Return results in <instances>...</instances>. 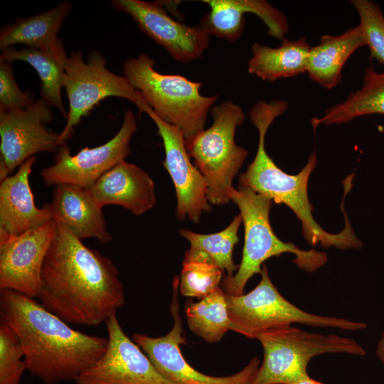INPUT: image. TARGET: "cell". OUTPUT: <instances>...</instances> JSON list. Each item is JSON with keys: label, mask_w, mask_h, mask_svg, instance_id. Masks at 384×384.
I'll use <instances>...</instances> for the list:
<instances>
[{"label": "cell", "mask_w": 384, "mask_h": 384, "mask_svg": "<svg viewBox=\"0 0 384 384\" xmlns=\"http://www.w3.org/2000/svg\"><path fill=\"white\" fill-rule=\"evenodd\" d=\"M44 260L37 298L68 324L97 326L125 302L116 265L85 246L63 223Z\"/></svg>", "instance_id": "cell-1"}, {"label": "cell", "mask_w": 384, "mask_h": 384, "mask_svg": "<svg viewBox=\"0 0 384 384\" xmlns=\"http://www.w3.org/2000/svg\"><path fill=\"white\" fill-rule=\"evenodd\" d=\"M0 321L16 335L27 370L45 384L74 381L107 346V338L75 330L34 298L11 289H0Z\"/></svg>", "instance_id": "cell-2"}, {"label": "cell", "mask_w": 384, "mask_h": 384, "mask_svg": "<svg viewBox=\"0 0 384 384\" xmlns=\"http://www.w3.org/2000/svg\"><path fill=\"white\" fill-rule=\"evenodd\" d=\"M289 107L285 100L270 102L257 100L249 111L252 124L259 134L258 146L254 160L240 176V186L250 188L276 203L288 206L302 225L306 240L314 246H335L339 249H357L362 242L356 236L348 219L344 229L336 234L324 230L312 215V206L308 197L309 176L316 165V156L312 153L306 164L297 174L285 173L279 168L265 150L267 132L273 121L284 114Z\"/></svg>", "instance_id": "cell-3"}, {"label": "cell", "mask_w": 384, "mask_h": 384, "mask_svg": "<svg viewBox=\"0 0 384 384\" xmlns=\"http://www.w3.org/2000/svg\"><path fill=\"white\" fill-rule=\"evenodd\" d=\"M229 196L238 207L245 230V240L241 262L235 274L223 280L222 287L227 295L243 294L249 279L262 272V264L272 257L283 253L295 256L294 263L300 268L314 272L324 265L326 253L314 249L304 250L291 242L281 240L274 233L270 223L272 201L249 188H233Z\"/></svg>", "instance_id": "cell-4"}, {"label": "cell", "mask_w": 384, "mask_h": 384, "mask_svg": "<svg viewBox=\"0 0 384 384\" xmlns=\"http://www.w3.org/2000/svg\"><path fill=\"white\" fill-rule=\"evenodd\" d=\"M122 68L124 77L154 112L181 130L186 139L204 129L208 113L218 96L202 95V82L181 75L159 73L154 59L146 54L127 60Z\"/></svg>", "instance_id": "cell-5"}, {"label": "cell", "mask_w": 384, "mask_h": 384, "mask_svg": "<svg viewBox=\"0 0 384 384\" xmlns=\"http://www.w3.org/2000/svg\"><path fill=\"white\" fill-rule=\"evenodd\" d=\"M210 113L211 126L186 139V148L206 178L208 202L219 206L230 202L233 181L248 154L235 142L236 128L243 123L245 114L230 100L214 106Z\"/></svg>", "instance_id": "cell-6"}, {"label": "cell", "mask_w": 384, "mask_h": 384, "mask_svg": "<svg viewBox=\"0 0 384 384\" xmlns=\"http://www.w3.org/2000/svg\"><path fill=\"white\" fill-rule=\"evenodd\" d=\"M257 339L263 348L264 358L254 384H293L304 380L309 377L310 361L319 355L366 353L352 338L311 333L291 325L265 331Z\"/></svg>", "instance_id": "cell-7"}, {"label": "cell", "mask_w": 384, "mask_h": 384, "mask_svg": "<svg viewBox=\"0 0 384 384\" xmlns=\"http://www.w3.org/2000/svg\"><path fill=\"white\" fill-rule=\"evenodd\" d=\"M260 275L258 284L247 294H225L232 331L249 338H257L265 331L295 323L348 331L367 327L366 323L303 311L279 293L269 277L266 265H263Z\"/></svg>", "instance_id": "cell-8"}, {"label": "cell", "mask_w": 384, "mask_h": 384, "mask_svg": "<svg viewBox=\"0 0 384 384\" xmlns=\"http://www.w3.org/2000/svg\"><path fill=\"white\" fill-rule=\"evenodd\" d=\"M107 59L92 50L87 62L80 51L72 52L65 68L64 87L69 102L66 124L59 134L61 145L74 133V127L89 114L100 102L109 97L125 98L137 105L144 100L141 93L124 76L116 75L106 67Z\"/></svg>", "instance_id": "cell-9"}, {"label": "cell", "mask_w": 384, "mask_h": 384, "mask_svg": "<svg viewBox=\"0 0 384 384\" xmlns=\"http://www.w3.org/2000/svg\"><path fill=\"white\" fill-rule=\"evenodd\" d=\"M178 278L173 281L171 331L160 337L134 334L132 340L142 348L160 374L176 384H254L260 363L253 358L238 373L228 376H213L193 368L183 356L181 345L186 343L178 303Z\"/></svg>", "instance_id": "cell-10"}, {"label": "cell", "mask_w": 384, "mask_h": 384, "mask_svg": "<svg viewBox=\"0 0 384 384\" xmlns=\"http://www.w3.org/2000/svg\"><path fill=\"white\" fill-rule=\"evenodd\" d=\"M137 128L134 113L127 110L119 130L104 144L85 147L75 155L70 154L68 144L61 145L55 163L41 172L43 181L48 186L66 183L90 189L106 171L124 161Z\"/></svg>", "instance_id": "cell-11"}, {"label": "cell", "mask_w": 384, "mask_h": 384, "mask_svg": "<svg viewBox=\"0 0 384 384\" xmlns=\"http://www.w3.org/2000/svg\"><path fill=\"white\" fill-rule=\"evenodd\" d=\"M52 119L50 106L41 97L24 109L0 111L1 181L35 154L58 151L59 134L46 127Z\"/></svg>", "instance_id": "cell-12"}, {"label": "cell", "mask_w": 384, "mask_h": 384, "mask_svg": "<svg viewBox=\"0 0 384 384\" xmlns=\"http://www.w3.org/2000/svg\"><path fill=\"white\" fill-rule=\"evenodd\" d=\"M105 352L75 380V384H176L159 373L142 348L123 331L113 314L105 322Z\"/></svg>", "instance_id": "cell-13"}, {"label": "cell", "mask_w": 384, "mask_h": 384, "mask_svg": "<svg viewBox=\"0 0 384 384\" xmlns=\"http://www.w3.org/2000/svg\"><path fill=\"white\" fill-rule=\"evenodd\" d=\"M139 112L146 113L157 127L161 137L165 159L163 166L168 171L174 185L177 206L176 215L179 220L188 218L197 223L203 212L211 206L207 198V183L205 177L191 161L186 139L177 127L161 119L144 100L138 107Z\"/></svg>", "instance_id": "cell-14"}, {"label": "cell", "mask_w": 384, "mask_h": 384, "mask_svg": "<svg viewBox=\"0 0 384 384\" xmlns=\"http://www.w3.org/2000/svg\"><path fill=\"white\" fill-rule=\"evenodd\" d=\"M56 229L52 220L17 236L0 231V289L37 297L43 264Z\"/></svg>", "instance_id": "cell-15"}, {"label": "cell", "mask_w": 384, "mask_h": 384, "mask_svg": "<svg viewBox=\"0 0 384 384\" xmlns=\"http://www.w3.org/2000/svg\"><path fill=\"white\" fill-rule=\"evenodd\" d=\"M114 9L129 15L138 28L163 46L177 61L201 58L208 48L210 35L200 26H188L168 14L160 1L113 0Z\"/></svg>", "instance_id": "cell-16"}, {"label": "cell", "mask_w": 384, "mask_h": 384, "mask_svg": "<svg viewBox=\"0 0 384 384\" xmlns=\"http://www.w3.org/2000/svg\"><path fill=\"white\" fill-rule=\"evenodd\" d=\"M36 161L33 156L17 171L1 181L0 231L17 236L53 220L49 203L36 206L29 184V176Z\"/></svg>", "instance_id": "cell-17"}, {"label": "cell", "mask_w": 384, "mask_h": 384, "mask_svg": "<svg viewBox=\"0 0 384 384\" xmlns=\"http://www.w3.org/2000/svg\"><path fill=\"white\" fill-rule=\"evenodd\" d=\"M89 191L100 206H120L135 215L156 203L153 180L144 170L125 161L106 171Z\"/></svg>", "instance_id": "cell-18"}, {"label": "cell", "mask_w": 384, "mask_h": 384, "mask_svg": "<svg viewBox=\"0 0 384 384\" xmlns=\"http://www.w3.org/2000/svg\"><path fill=\"white\" fill-rule=\"evenodd\" d=\"M53 218L63 223L79 239L95 238L108 243V232L100 206L89 189L72 184L55 185L49 203Z\"/></svg>", "instance_id": "cell-19"}, {"label": "cell", "mask_w": 384, "mask_h": 384, "mask_svg": "<svg viewBox=\"0 0 384 384\" xmlns=\"http://www.w3.org/2000/svg\"><path fill=\"white\" fill-rule=\"evenodd\" d=\"M364 46L359 24L338 36H321L319 43L309 50L306 68L309 78L327 89L336 87L342 81V70L348 59Z\"/></svg>", "instance_id": "cell-20"}, {"label": "cell", "mask_w": 384, "mask_h": 384, "mask_svg": "<svg viewBox=\"0 0 384 384\" xmlns=\"http://www.w3.org/2000/svg\"><path fill=\"white\" fill-rule=\"evenodd\" d=\"M71 10L72 4L63 1L47 11L19 18L14 23L4 26L0 33L1 50L16 44L41 50L58 47L63 43L58 33Z\"/></svg>", "instance_id": "cell-21"}, {"label": "cell", "mask_w": 384, "mask_h": 384, "mask_svg": "<svg viewBox=\"0 0 384 384\" xmlns=\"http://www.w3.org/2000/svg\"><path fill=\"white\" fill-rule=\"evenodd\" d=\"M310 48L304 37L296 41L285 38L277 48L255 43L251 48L248 73L270 82L306 73Z\"/></svg>", "instance_id": "cell-22"}, {"label": "cell", "mask_w": 384, "mask_h": 384, "mask_svg": "<svg viewBox=\"0 0 384 384\" xmlns=\"http://www.w3.org/2000/svg\"><path fill=\"white\" fill-rule=\"evenodd\" d=\"M0 59L11 62L22 60L31 65L41 80V98L50 106H54L66 117L61 90L64 87L65 68L68 55L63 43L48 50L31 48L15 49L9 47L1 50Z\"/></svg>", "instance_id": "cell-23"}, {"label": "cell", "mask_w": 384, "mask_h": 384, "mask_svg": "<svg viewBox=\"0 0 384 384\" xmlns=\"http://www.w3.org/2000/svg\"><path fill=\"white\" fill-rule=\"evenodd\" d=\"M242 222L240 215H236L223 230L211 234H200L181 229L179 234L190 243L185 252L183 262H202L213 265L231 277L238 266L233 262L234 247L239 242L238 231Z\"/></svg>", "instance_id": "cell-24"}, {"label": "cell", "mask_w": 384, "mask_h": 384, "mask_svg": "<svg viewBox=\"0 0 384 384\" xmlns=\"http://www.w3.org/2000/svg\"><path fill=\"white\" fill-rule=\"evenodd\" d=\"M372 114H384V72L368 67L363 74L361 87L346 99L330 107L320 118H314V127L347 123L355 118Z\"/></svg>", "instance_id": "cell-25"}, {"label": "cell", "mask_w": 384, "mask_h": 384, "mask_svg": "<svg viewBox=\"0 0 384 384\" xmlns=\"http://www.w3.org/2000/svg\"><path fill=\"white\" fill-rule=\"evenodd\" d=\"M185 313L190 330L206 342H218L232 331L226 294L220 287L198 302H188Z\"/></svg>", "instance_id": "cell-26"}, {"label": "cell", "mask_w": 384, "mask_h": 384, "mask_svg": "<svg viewBox=\"0 0 384 384\" xmlns=\"http://www.w3.org/2000/svg\"><path fill=\"white\" fill-rule=\"evenodd\" d=\"M210 11L200 20V26L210 36L235 41L242 36L245 13L255 14L256 0H203Z\"/></svg>", "instance_id": "cell-27"}, {"label": "cell", "mask_w": 384, "mask_h": 384, "mask_svg": "<svg viewBox=\"0 0 384 384\" xmlns=\"http://www.w3.org/2000/svg\"><path fill=\"white\" fill-rule=\"evenodd\" d=\"M223 272L221 269L211 264L183 262L178 292L184 297L201 299L220 287Z\"/></svg>", "instance_id": "cell-28"}, {"label": "cell", "mask_w": 384, "mask_h": 384, "mask_svg": "<svg viewBox=\"0 0 384 384\" xmlns=\"http://www.w3.org/2000/svg\"><path fill=\"white\" fill-rule=\"evenodd\" d=\"M351 4L358 14L370 58L384 65V15L381 9L369 0H353Z\"/></svg>", "instance_id": "cell-29"}, {"label": "cell", "mask_w": 384, "mask_h": 384, "mask_svg": "<svg viewBox=\"0 0 384 384\" xmlns=\"http://www.w3.org/2000/svg\"><path fill=\"white\" fill-rule=\"evenodd\" d=\"M27 370L18 339L6 325L0 324V384H20Z\"/></svg>", "instance_id": "cell-30"}, {"label": "cell", "mask_w": 384, "mask_h": 384, "mask_svg": "<svg viewBox=\"0 0 384 384\" xmlns=\"http://www.w3.org/2000/svg\"><path fill=\"white\" fill-rule=\"evenodd\" d=\"M33 102V95L17 85L11 62L0 59V111L24 109Z\"/></svg>", "instance_id": "cell-31"}, {"label": "cell", "mask_w": 384, "mask_h": 384, "mask_svg": "<svg viewBox=\"0 0 384 384\" xmlns=\"http://www.w3.org/2000/svg\"><path fill=\"white\" fill-rule=\"evenodd\" d=\"M375 354L384 366V331L378 342Z\"/></svg>", "instance_id": "cell-32"}, {"label": "cell", "mask_w": 384, "mask_h": 384, "mask_svg": "<svg viewBox=\"0 0 384 384\" xmlns=\"http://www.w3.org/2000/svg\"><path fill=\"white\" fill-rule=\"evenodd\" d=\"M293 384H324V383L319 382L317 380H315L311 378L310 377H308L304 380H302Z\"/></svg>", "instance_id": "cell-33"}]
</instances>
